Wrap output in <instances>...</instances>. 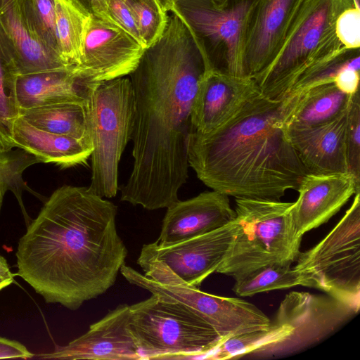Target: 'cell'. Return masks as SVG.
Masks as SVG:
<instances>
[{
	"label": "cell",
	"mask_w": 360,
	"mask_h": 360,
	"mask_svg": "<svg viewBox=\"0 0 360 360\" xmlns=\"http://www.w3.org/2000/svg\"><path fill=\"white\" fill-rule=\"evenodd\" d=\"M171 13L162 34L146 49L130 75L134 162L120 200L148 210L167 208L178 200L187 181L192 108L205 71L198 41L182 19Z\"/></svg>",
	"instance_id": "cell-1"
},
{
	"label": "cell",
	"mask_w": 360,
	"mask_h": 360,
	"mask_svg": "<svg viewBox=\"0 0 360 360\" xmlns=\"http://www.w3.org/2000/svg\"><path fill=\"white\" fill-rule=\"evenodd\" d=\"M117 212L89 186L57 188L19 240L18 275L47 303L72 311L104 294L128 254Z\"/></svg>",
	"instance_id": "cell-2"
},
{
	"label": "cell",
	"mask_w": 360,
	"mask_h": 360,
	"mask_svg": "<svg viewBox=\"0 0 360 360\" xmlns=\"http://www.w3.org/2000/svg\"><path fill=\"white\" fill-rule=\"evenodd\" d=\"M188 157L205 185L235 198L281 200L307 174L288 139L283 100L261 93L217 129L193 130Z\"/></svg>",
	"instance_id": "cell-3"
},
{
	"label": "cell",
	"mask_w": 360,
	"mask_h": 360,
	"mask_svg": "<svg viewBox=\"0 0 360 360\" xmlns=\"http://www.w3.org/2000/svg\"><path fill=\"white\" fill-rule=\"evenodd\" d=\"M237 229L216 272L233 278L269 264H292L302 236L292 216L294 202L236 198Z\"/></svg>",
	"instance_id": "cell-4"
},
{
	"label": "cell",
	"mask_w": 360,
	"mask_h": 360,
	"mask_svg": "<svg viewBox=\"0 0 360 360\" xmlns=\"http://www.w3.org/2000/svg\"><path fill=\"white\" fill-rule=\"evenodd\" d=\"M87 120L93 145L89 188L102 198L118 191V166L131 140L134 96L130 78L86 83Z\"/></svg>",
	"instance_id": "cell-5"
},
{
	"label": "cell",
	"mask_w": 360,
	"mask_h": 360,
	"mask_svg": "<svg viewBox=\"0 0 360 360\" xmlns=\"http://www.w3.org/2000/svg\"><path fill=\"white\" fill-rule=\"evenodd\" d=\"M129 329L143 359L198 358L221 338L184 305L156 295L129 305Z\"/></svg>",
	"instance_id": "cell-6"
},
{
	"label": "cell",
	"mask_w": 360,
	"mask_h": 360,
	"mask_svg": "<svg viewBox=\"0 0 360 360\" xmlns=\"http://www.w3.org/2000/svg\"><path fill=\"white\" fill-rule=\"evenodd\" d=\"M292 267L300 285L324 292L360 307V193L331 231L311 249L300 252Z\"/></svg>",
	"instance_id": "cell-7"
},
{
	"label": "cell",
	"mask_w": 360,
	"mask_h": 360,
	"mask_svg": "<svg viewBox=\"0 0 360 360\" xmlns=\"http://www.w3.org/2000/svg\"><path fill=\"white\" fill-rule=\"evenodd\" d=\"M257 0H176L177 14L201 46L205 68L246 77L244 53L249 20Z\"/></svg>",
	"instance_id": "cell-8"
},
{
	"label": "cell",
	"mask_w": 360,
	"mask_h": 360,
	"mask_svg": "<svg viewBox=\"0 0 360 360\" xmlns=\"http://www.w3.org/2000/svg\"><path fill=\"white\" fill-rule=\"evenodd\" d=\"M354 0H304L278 53L255 79L267 98L283 100L290 85L335 34L336 20Z\"/></svg>",
	"instance_id": "cell-9"
},
{
	"label": "cell",
	"mask_w": 360,
	"mask_h": 360,
	"mask_svg": "<svg viewBox=\"0 0 360 360\" xmlns=\"http://www.w3.org/2000/svg\"><path fill=\"white\" fill-rule=\"evenodd\" d=\"M236 229L235 218L221 228L176 243L143 245L137 263L145 276L158 283L199 288L222 262Z\"/></svg>",
	"instance_id": "cell-10"
},
{
	"label": "cell",
	"mask_w": 360,
	"mask_h": 360,
	"mask_svg": "<svg viewBox=\"0 0 360 360\" xmlns=\"http://www.w3.org/2000/svg\"><path fill=\"white\" fill-rule=\"evenodd\" d=\"M357 312L327 294L290 292L281 302L271 321L289 328L290 334L248 355L267 359L294 354L332 335Z\"/></svg>",
	"instance_id": "cell-11"
},
{
	"label": "cell",
	"mask_w": 360,
	"mask_h": 360,
	"mask_svg": "<svg viewBox=\"0 0 360 360\" xmlns=\"http://www.w3.org/2000/svg\"><path fill=\"white\" fill-rule=\"evenodd\" d=\"M146 49L120 26L91 14L83 59L75 71L84 83L126 77L136 69Z\"/></svg>",
	"instance_id": "cell-12"
},
{
	"label": "cell",
	"mask_w": 360,
	"mask_h": 360,
	"mask_svg": "<svg viewBox=\"0 0 360 360\" xmlns=\"http://www.w3.org/2000/svg\"><path fill=\"white\" fill-rule=\"evenodd\" d=\"M130 307L120 304L91 324L82 335L51 352L39 354L42 359H143L129 329Z\"/></svg>",
	"instance_id": "cell-13"
},
{
	"label": "cell",
	"mask_w": 360,
	"mask_h": 360,
	"mask_svg": "<svg viewBox=\"0 0 360 360\" xmlns=\"http://www.w3.org/2000/svg\"><path fill=\"white\" fill-rule=\"evenodd\" d=\"M0 36L18 75L73 68L46 45L27 0H0Z\"/></svg>",
	"instance_id": "cell-14"
},
{
	"label": "cell",
	"mask_w": 360,
	"mask_h": 360,
	"mask_svg": "<svg viewBox=\"0 0 360 360\" xmlns=\"http://www.w3.org/2000/svg\"><path fill=\"white\" fill-rule=\"evenodd\" d=\"M166 297L205 321L221 341L237 335L266 329L271 323L264 312L244 300L217 296L184 285L169 286Z\"/></svg>",
	"instance_id": "cell-15"
},
{
	"label": "cell",
	"mask_w": 360,
	"mask_h": 360,
	"mask_svg": "<svg viewBox=\"0 0 360 360\" xmlns=\"http://www.w3.org/2000/svg\"><path fill=\"white\" fill-rule=\"evenodd\" d=\"M259 94L252 77L205 68L192 108L193 131L205 134L217 129Z\"/></svg>",
	"instance_id": "cell-16"
},
{
	"label": "cell",
	"mask_w": 360,
	"mask_h": 360,
	"mask_svg": "<svg viewBox=\"0 0 360 360\" xmlns=\"http://www.w3.org/2000/svg\"><path fill=\"white\" fill-rule=\"evenodd\" d=\"M304 0H257L246 34L244 70L254 78L280 50Z\"/></svg>",
	"instance_id": "cell-17"
},
{
	"label": "cell",
	"mask_w": 360,
	"mask_h": 360,
	"mask_svg": "<svg viewBox=\"0 0 360 360\" xmlns=\"http://www.w3.org/2000/svg\"><path fill=\"white\" fill-rule=\"evenodd\" d=\"M349 108V107H348ZM348 108L334 118L307 127H285L288 139L307 173H349Z\"/></svg>",
	"instance_id": "cell-18"
},
{
	"label": "cell",
	"mask_w": 360,
	"mask_h": 360,
	"mask_svg": "<svg viewBox=\"0 0 360 360\" xmlns=\"http://www.w3.org/2000/svg\"><path fill=\"white\" fill-rule=\"evenodd\" d=\"M292 216L297 232L303 235L327 222L350 198L360 191V181L349 173H307L297 189Z\"/></svg>",
	"instance_id": "cell-19"
},
{
	"label": "cell",
	"mask_w": 360,
	"mask_h": 360,
	"mask_svg": "<svg viewBox=\"0 0 360 360\" xmlns=\"http://www.w3.org/2000/svg\"><path fill=\"white\" fill-rule=\"evenodd\" d=\"M236 218L228 195L205 191L167 207L157 243L169 245L210 232Z\"/></svg>",
	"instance_id": "cell-20"
},
{
	"label": "cell",
	"mask_w": 360,
	"mask_h": 360,
	"mask_svg": "<svg viewBox=\"0 0 360 360\" xmlns=\"http://www.w3.org/2000/svg\"><path fill=\"white\" fill-rule=\"evenodd\" d=\"M14 147L65 169L83 165L93 151L91 141L79 140L39 129L18 117L13 127Z\"/></svg>",
	"instance_id": "cell-21"
},
{
	"label": "cell",
	"mask_w": 360,
	"mask_h": 360,
	"mask_svg": "<svg viewBox=\"0 0 360 360\" xmlns=\"http://www.w3.org/2000/svg\"><path fill=\"white\" fill-rule=\"evenodd\" d=\"M16 96L20 113L54 103H85L86 83L79 79L75 67L18 75Z\"/></svg>",
	"instance_id": "cell-22"
},
{
	"label": "cell",
	"mask_w": 360,
	"mask_h": 360,
	"mask_svg": "<svg viewBox=\"0 0 360 360\" xmlns=\"http://www.w3.org/2000/svg\"><path fill=\"white\" fill-rule=\"evenodd\" d=\"M352 95L340 91L334 83L313 87L295 98H284L285 127H307L327 122L346 110Z\"/></svg>",
	"instance_id": "cell-23"
},
{
	"label": "cell",
	"mask_w": 360,
	"mask_h": 360,
	"mask_svg": "<svg viewBox=\"0 0 360 360\" xmlns=\"http://www.w3.org/2000/svg\"><path fill=\"white\" fill-rule=\"evenodd\" d=\"M60 56L70 67L79 66L91 13L75 0H53Z\"/></svg>",
	"instance_id": "cell-24"
},
{
	"label": "cell",
	"mask_w": 360,
	"mask_h": 360,
	"mask_svg": "<svg viewBox=\"0 0 360 360\" xmlns=\"http://www.w3.org/2000/svg\"><path fill=\"white\" fill-rule=\"evenodd\" d=\"M86 103L67 102L32 108L20 112V117L49 132L91 141Z\"/></svg>",
	"instance_id": "cell-25"
},
{
	"label": "cell",
	"mask_w": 360,
	"mask_h": 360,
	"mask_svg": "<svg viewBox=\"0 0 360 360\" xmlns=\"http://www.w3.org/2000/svg\"><path fill=\"white\" fill-rule=\"evenodd\" d=\"M18 73L6 45L0 36V150L14 148L13 127L20 117L16 96Z\"/></svg>",
	"instance_id": "cell-26"
},
{
	"label": "cell",
	"mask_w": 360,
	"mask_h": 360,
	"mask_svg": "<svg viewBox=\"0 0 360 360\" xmlns=\"http://www.w3.org/2000/svg\"><path fill=\"white\" fill-rule=\"evenodd\" d=\"M40 162L39 158L21 148L0 150V212L6 193L11 191L18 200L27 226L32 219L25 207L22 192L29 191L40 199L41 196L28 186L22 174L28 167Z\"/></svg>",
	"instance_id": "cell-27"
},
{
	"label": "cell",
	"mask_w": 360,
	"mask_h": 360,
	"mask_svg": "<svg viewBox=\"0 0 360 360\" xmlns=\"http://www.w3.org/2000/svg\"><path fill=\"white\" fill-rule=\"evenodd\" d=\"M233 290L240 297L300 285L297 273L291 264H269L234 278Z\"/></svg>",
	"instance_id": "cell-28"
},
{
	"label": "cell",
	"mask_w": 360,
	"mask_h": 360,
	"mask_svg": "<svg viewBox=\"0 0 360 360\" xmlns=\"http://www.w3.org/2000/svg\"><path fill=\"white\" fill-rule=\"evenodd\" d=\"M288 327L271 321L264 330L237 335L221 341L212 350L201 359H229L240 358L290 334Z\"/></svg>",
	"instance_id": "cell-29"
},
{
	"label": "cell",
	"mask_w": 360,
	"mask_h": 360,
	"mask_svg": "<svg viewBox=\"0 0 360 360\" xmlns=\"http://www.w3.org/2000/svg\"><path fill=\"white\" fill-rule=\"evenodd\" d=\"M134 14L139 35L146 48L153 45L162 34L168 14L157 0H127Z\"/></svg>",
	"instance_id": "cell-30"
},
{
	"label": "cell",
	"mask_w": 360,
	"mask_h": 360,
	"mask_svg": "<svg viewBox=\"0 0 360 360\" xmlns=\"http://www.w3.org/2000/svg\"><path fill=\"white\" fill-rule=\"evenodd\" d=\"M347 160L349 173L360 181V98L352 95L348 108Z\"/></svg>",
	"instance_id": "cell-31"
},
{
	"label": "cell",
	"mask_w": 360,
	"mask_h": 360,
	"mask_svg": "<svg viewBox=\"0 0 360 360\" xmlns=\"http://www.w3.org/2000/svg\"><path fill=\"white\" fill-rule=\"evenodd\" d=\"M27 1L43 41L50 49L60 56L56 37L53 0Z\"/></svg>",
	"instance_id": "cell-32"
},
{
	"label": "cell",
	"mask_w": 360,
	"mask_h": 360,
	"mask_svg": "<svg viewBox=\"0 0 360 360\" xmlns=\"http://www.w3.org/2000/svg\"><path fill=\"white\" fill-rule=\"evenodd\" d=\"M335 34L347 49L360 47V8L352 6L338 16L335 25Z\"/></svg>",
	"instance_id": "cell-33"
},
{
	"label": "cell",
	"mask_w": 360,
	"mask_h": 360,
	"mask_svg": "<svg viewBox=\"0 0 360 360\" xmlns=\"http://www.w3.org/2000/svg\"><path fill=\"white\" fill-rule=\"evenodd\" d=\"M108 11L117 25L144 46L127 0H108Z\"/></svg>",
	"instance_id": "cell-34"
},
{
	"label": "cell",
	"mask_w": 360,
	"mask_h": 360,
	"mask_svg": "<svg viewBox=\"0 0 360 360\" xmlns=\"http://www.w3.org/2000/svg\"><path fill=\"white\" fill-rule=\"evenodd\" d=\"M360 69V54L339 71L335 77L333 83L342 92L353 95L359 91Z\"/></svg>",
	"instance_id": "cell-35"
},
{
	"label": "cell",
	"mask_w": 360,
	"mask_h": 360,
	"mask_svg": "<svg viewBox=\"0 0 360 360\" xmlns=\"http://www.w3.org/2000/svg\"><path fill=\"white\" fill-rule=\"evenodd\" d=\"M33 356L34 354L30 352L27 347L20 342L0 337V359H27Z\"/></svg>",
	"instance_id": "cell-36"
},
{
	"label": "cell",
	"mask_w": 360,
	"mask_h": 360,
	"mask_svg": "<svg viewBox=\"0 0 360 360\" xmlns=\"http://www.w3.org/2000/svg\"><path fill=\"white\" fill-rule=\"evenodd\" d=\"M91 14L101 19L117 25L108 11V0H75ZM119 26V25H118Z\"/></svg>",
	"instance_id": "cell-37"
},
{
	"label": "cell",
	"mask_w": 360,
	"mask_h": 360,
	"mask_svg": "<svg viewBox=\"0 0 360 360\" xmlns=\"http://www.w3.org/2000/svg\"><path fill=\"white\" fill-rule=\"evenodd\" d=\"M13 278L6 259L0 255V290L11 284Z\"/></svg>",
	"instance_id": "cell-38"
},
{
	"label": "cell",
	"mask_w": 360,
	"mask_h": 360,
	"mask_svg": "<svg viewBox=\"0 0 360 360\" xmlns=\"http://www.w3.org/2000/svg\"><path fill=\"white\" fill-rule=\"evenodd\" d=\"M176 0H158L160 6L163 9L164 11L168 13L169 12L172 4L174 1ZM218 4H223L226 2L228 0H210Z\"/></svg>",
	"instance_id": "cell-39"
},
{
	"label": "cell",
	"mask_w": 360,
	"mask_h": 360,
	"mask_svg": "<svg viewBox=\"0 0 360 360\" xmlns=\"http://www.w3.org/2000/svg\"><path fill=\"white\" fill-rule=\"evenodd\" d=\"M354 4H355V6L356 7H358V8H360V4H359V0H354Z\"/></svg>",
	"instance_id": "cell-40"
},
{
	"label": "cell",
	"mask_w": 360,
	"mask_h": 360,
	"mask_svg": "<svg viewBox=\"0 0 360 360\" xmlns=\"http://www.w3.org/2000/svg\"><path fill=\"white\" fill-rule=\"evenodd\" d=\"M158 1V0H157Z\"/></svg>",
	"instance_id": "cell-41"
}]
</instances>
